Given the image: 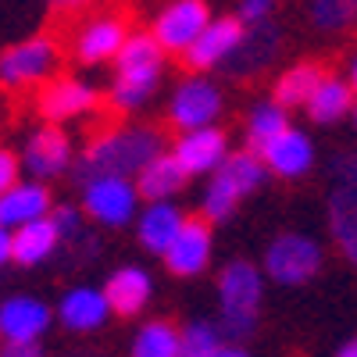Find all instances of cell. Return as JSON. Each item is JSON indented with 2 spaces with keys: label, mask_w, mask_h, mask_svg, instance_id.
<instances>
[{
  "label": "cell",
  "mask_w": 357,
  "mask_h": 357,
  "mask_svg": "<svg viewBox=\"0 0 357 357\" xmlns=\"http://www.w3.org/2000/svg\"><path fill=\"white\" fill-rule=\"evenodd\" d=\"M158 154H165L161 132L151 126H118L104 129L86 143L75 161L79 186L89 178H136Z\"/></svg>",
  "instance_id": "cell-1"
},
{
  "label": "cell",
  "mask_w": 357,
  "mask_h": 357,
  "mask_svg": "<svg viewBox=\"0 0 357 357\" xmlns=\"http://www.w3.org/2000/svg\"><path fill=\"white\" fill-rule=\"evenodd\" d=\"M165 75V50L154 43L151 33H129L122 54L114 57L111 79V104L114 111H136L154 97Z\"/></svg>",
  "instance_id": "cell-2"
},
{
  "label": "cell",
  "mask_w": 357,
  "mask_h": 357,
  "mask_svg": "<svg viewBox=\"0 0 357 357\" xmlns=\"http://www.w3.org/2000/svg\"><path fill=\"white\" fill-rule=\"evenodd\" d=\"M261 293H264V275L261 268H254L250 261H229L218 275V333L222 340L240 343L254 333L257 325V307H261Z\"/></svg>",
  "instance_id": "cell-3"
},
{
  "label": "cell",
  "mask_w": 357,
  "mask_h": 357,
  "mask_svg": "<svg viewBox=\"0 0 357 357\" xmlns=\"http://www.w3.org/2000/svg\"><path fill=\"white\" fill-rule=\"evenodd\" d=\"M57 47L54 36H29L8 50H0V86L4 89H29V86H43L57 72Z\"/></svg>",
  "instance_id": "cell-4"
},
{
  "label": "cell",
  "mask_w": 357,
  "mask_h": 357,
  "mask_svg": "<svg viewBox=\"0 0 357 357\" xmlns=\"http://www.w3.org/2000/svg\"><path fill=\"white\" fill-rule=\"evenodd\" d=\"M321 272V243L307 232H282L264 250V275L279 286H304Z\"/></svg>",
  "instance_id": "cell-5"
},
{
  "label": "cell",
  "mask_w": 357,
  "mask_h": 357,
  "mask_svg": "<svg viewBox=\"0 0 357 357\" xmlns=\"http://www.w3.org/2000/svg\"><path fill=\"white\" fill-rule=\"evenodd\" d=\"M82 215L104 229H122L139 215V193L132 178H89L82 183Z\"/></svg>",
  "instance_id": "cell-6"
},
{
  "label": "cell",
  "mask_w": 357,
  "mask_h": 357,
  "mask_svg": "<svg viewBox=\"0 0 357 357\" xmlns=\"http://www.w3.org/2000/svg\"><path fill=\"white\" fill-rule=\"evenodd\" d=\"M126 40H129V22L122 11H93L79 22L72 36V54L82 65H104L122 54Z\"/></svg>",
  "instance_id": "cell-7"
},
{
  "label": "cell",
  "mask_w": 357,
  "mask_h": 357,
  "mask_svg": "<svg viewBox=\"0 0 357 357\" xmlns=\"http://www.w3.org/2000/svg\"><path fill=\"white\" fill-rule=\"evenodd\" d=\"M218 114H222V89L204 75L183 79L175 86L172 100H168V118H172V126L178 132L211 129Z\"/></svg>",
  "instance_id": "cell-8"
},
{
  "label": "cell",
  "mask_w": 357,
  "mask_h": 357,
  "mask_svg": "<svg viewBox=\"0 0 357 357\" xmlns=\"http://www.w3.org/2000/svg\"><path fill=\"white\" fill-rule=\"evenodd\" d=\"M211 18L215 15H211V8H207L204 0H172V4H165L154 15L151 36H154V43L165 54H186Z\"/></svg>",
  "instance_id": "cell-9"
},
{
  "label": "cell",
  "mask_w": 357,
  "mask_h": 357,
  "mask_svg": "<svg viewBox=\"0 0 357 357\" xmlns=\"http://www.w3.org/2000/svg\"><path fill=\"white\" fill-rule=\"evenodd\" d=\"M97 89L75 79V75H54L50 82H43L36 89V111L47 126H57L61 122H72V118H82L97 107Z\"/></svg>",
  "instance_id": "cell-10"
},
{
  "label": "cell",
  "mask_w": 357,
  "mask_h": 357,
  "mask_svg": "<svg viewBox=\"0 0 357 357\" xmlns=\"http://www.w3.org/2000/svg\"><path fill=\"white\" fill-rule=\"evenodd\" d=\"M72 139L65 129L57 126H43L33 136L25 139V151H22V168L33 175V183H47V178H57L72 168Z\"/></svg>",
  "instance_id": "cell-11"
},
{
  "label": "cell",
  "mask_w": 357,
  "mask_h": 357,
  "mask_svg": "<svg viewBox=\"0 0 357 357\" xmlns=\"http://www.w3.org/2000/svg\"><path fill=\"white\" fill-rule=\"evenodd\" d=\"M168 154L175 158V165L190 178L193 175H215L229 158V136L218 126L197 129V132H178V139Z\"/></svg>",
  "instance_id": "cell-12"
},
{
  "label": "cell",
  "mask_w": 357,
  "mask_h": 357,
  "mask_svg": "<svg viewBox=\"0 0 357 357\" xmlns=\"http://www.w3.org/2000/svg\"><path fill=\"white\" fill-rule=\"evenodd\" d=\"M243 43V25L236 18H211L204 25V33L197 36V43L183 54L186 68L193 72H211L232 61V54Z\"/></svg>",
  "instance_id": "cell-13"
},
{
  "label": "cell",
  "mask_w": 357,
  "mask_h": 357,
  "mask_svg": "<svg viewBox=\"0 0 357 357\" xmlns=\"http://www.w3.org/2000/svg\"><path fill=\"white\" fill-rule=\"evenodd\" d=\"M50 307L40 301V296H8L0 304V340L4 343H40V336L50 325Z\"/></svg>",
  "instance_id": "cell-14"
},
{
  "label": "cell",
  "mask_w": 357,
  "mask_h": 357,
  "mask_svg": "<svg viewBox=\"0 0 357 357\" xmlns=\"http://www.w3.org/2000/svg\"><path fill=\"white\" fill-rule=\"evenodd\" d=\"M168 272L178 275V279H193L200 275L207 261H211V225L204 218H186L183 232L175 236V243L161 254Z\"/></svg>",
  "instance_id": "cell-15"
},
{
  "label": "cell",
  "mask_w": 357,
  "mask_h": 357,
  "mask_svg": "<svg viewBox=\"0 0 357 357\" xmlns=\"http://www.w3.org/2000/svg\"><path fill=\"white\" fill-rule=\"evenodd\" d=\"M257 158H261V165H264L268 172L279 175V178H301V175H307L311 165H314V143H311L307 132H301V129L289 126L282 136H275L272 143H268Z\"/></svg>",
  "instance_id": "cell-16"
},
{
  "label": "cell",
  "mask_w": 357,
  "mask_h": 357,
  "mask_svg": "<svg viewBox=\"0 0 357 357\" xmlns=\"http://www.w3.org/2000/svg\"><path fill=\"white\" fill-rule=\"evenodd\" d=\"M104 296H107L111 314H122V318L139 314L146 304H151V296H154V279L139 264H122V268H114V272L107 275Z\"/></svg>",
  "instance_id": "cell-17"
},
{
  "label": "cell",
  "mask_w": 357,
  "mask_h": 357,
  "mask_svg": "<svg viewBox=\"0 0 357 357\" xmlns=\"http://www.w3.org/2000/svg\"><path fill=\"white\" fill-rule=\"evenodd\" d=\"M54 204H50V190L43 183H33L25 178L15 190H8L0 197V229L8 232H18L22 225H33V222H43L50 218Z\"/></svg>",
  "instance_id": "cell-18"
},
{
  "label": "cell",
  "mask_w": 357,
  "mask_h": 357,
  "mask_svg": "<svg viewBox=\"0 0 357 357\" xmlns=\"http://www.w3.org/2000/svg\"><path fill=\"white\" fill-rule=\"evenodd\" d=\"M111 307L104 289L93 286H72L61 301H57V321L65 325L68 333H97L100 325H107Z\"/></svg>",
  "instance_id": "cell-19"
},
{
  "label": "cell",
  "mask_w": 357,
  "mask_h": 357,
  "mask_svg": "<svg viewBox=\"0 0 357 357\" xmlns=\"http://www.w3.org/2000/svg\"><path fill=\"white\" fill-rule=\"evenodd\" d=\"M183 225H186V215L175 204H146L136 215V236L151 254H165L175 243V236L183 232Z\"/></svg>",
  "instance_id": "cell-20"
},
{
  "label": "cell",
  "mask_w": 357,
  "mask_h": 357,
  "mask_svg": "<svg viewBox=\"0 0 357 357\" xmlns=\"http://www.w3.org/2000/svg\"><path fill=\"white\" fill-rule=\"evenodd\" d=\"M132 183H136L139 200H146V204H172V197L190 183V175L178 168L175 158L165 151V154H158L151 165H146Z\"/></svg>",
  "instance_id": "cell-21"
},
{
  "label": "cell",
  "mask_w": 357,
  "mask_h": 357,
  "mask_svg": "<svg viewBox=\"0 0 357 357\" xmlns=\"http://www.w3.org/2000/svg\"><path fill=\"white\" fill-rule=\"evenodd\" d=\"M329 232H333V243L340 247V254L357 264V190L347 186H333L329 193Z\"/></svg>",
  "instance_id": "cell-22"
},
{
  "label": "cell",
  "mask_w": 357,
  "mask_h": 357,
  "mask_svg": "<svg viewBox=\"0 0 357 357\" xmlns=\"http://www.w3.org/2000/svg\"><path fill=\"white\" fill-rule=\"evenodd\" d=\"M57 247H61V236H57L50 218L33 222V225H22L18 232H11V261H18L25 268L50 261L57 254Z\"/></svg>",
  "instance_id": "cell-23"
},
{
  "label": "cell",
  "mask_w": 357,
  "mask_h": 357,
  "mask_svg": "<svg viewBox=\"0 0 357 357\" xmlns=\"http://www.w3.org/2000/svg\"><path fill=\"white\" fill-rule=\"evenodd\" d=\"M354 89H350V82L347 79H340V75H325L318 86H314V93H311V100L304 104L307 107V114H311V122H318V126H333V122H340V118H347L350 111H354Z\"/></svg>",
  "instance_id": "cell-24"
},
{
  "label": "cell",
  "mask_w": 357,
  "mask_h": 357,
  "mask_svg": "<svg viewBox=\"0 0 357 357\" xmlns=\"http://www.w3.org/2000/svg\"><path fill=\"white\" fill-rule=\"evenodd\" d=\"M275 54H279V33L272 29V22L257 25V29H243V43H240V50L232 54L229 68L243 72V75H254V72H261L268 61H272Z\"/></svg>",
  "instance_id": "cell-25"
},
{
  "label": "cell",
  "mask_w": 357,
  "mask_h": 357,
  "mask_svg": "<svg viewBox=\"0 0 357 357\" xmlns=\"http://www.w3.org/2000/svg\"><path fill=\"white\" fill-rule=\"evenodd\" d=\"M325 79V68L314 65V61H301L286 68L279 79H275V104L286 111V107H304L314 93V86Z\"/></svg>",
  "instance_id": "cell-26"
},
{
  "label": "cell",
  "mask_w": 357,
  "mask_h": 357,
  "mask_svg": "<svg viewBox=\"0 0 357 357\" xmlns=\"http://www.w3.org/2000/svg\"><path fill=\"white\" fill-rule=\"evenodd\" d=\"M222 183L236 193V197H250L254 190H261L264 186V178H268V168L261 165V158L254 154V151H236V154H229L225 158V165L215 172Z\"/></svg>",
  "instance_id": "cell-27"
},
{
  "label": "cell",
  "mask_w": 357,
  "mask_h": 357,
  "mask_svg": "<svg viewBox=\"0 0 357 357\" xmlns=\"http://www.w3.org/2000/svg\"><path fill=\"white\" fill-rule=\"evenodd\" d=\"M129 357H183L178 354V329L165 318L143 321L132 336Z\"/></svg>",
  "instance_id": "cell-28"
},
{
  "label": "cell",
  "mask_w": 357,
  "mask_h": 357,
  "mask_svg": "<svg viewBox=\"0 0 357 357\" xmlns=\"http://www.w3.org/2000/svg\"><path fill=\"white\" fill-rule=\"evenodd\" d=\"M289 129L286 122V111L275 104V100H264V104H254L250 118H247V143H250V151L261 154L268 143H272L275 136H282Z\"/></svg>",
  "instance_id": "cell-29"
},
{
  "label": "cell",
  "mask_w": 357,
  "mask_h": 357,
  "mask_svg": "<svg viewBox=\"0 0 357 357\" xmlns=\"http://www.w3.org/2000/svg\"><path fill=\"white\" fill-rule=\"evenodd\" d=\"M222 347H225V340H222L215 321L197 318L186 329H178V354L183 357H215Z\"/></svg>",
  "instance_id": "cell-30"
},
{
  "label": "cell",
  "mask_w": 357,
  "mask_h": 357,
  "mask_svg": "<svg viewBox=\"0 0 357 357\" xmlns=\"http://www.w3.org/2000/svg\"><path fill=\"white\" fill-rule=\"evenodd\" d=\"M311 22L329 33H343V29L357 25V0H314L307 8Z\"/></svg>",
  "instance_id": "cell-31"
},
{
  "label": "cell",
  "mask_w": 357,
  "mask_h": 357,
  "mask_svg": "<svg viewBox=\"0 0 357 357\" xmlns=\"http://www.w3.org/2000/svg\"><path fill=\"white\" fill-rule=\"evenodd\" d=\"M50 222H54V229H57L61 240H82V211H79V207H72V204L54 207Z\"/></svg>",
  "instance_id": "cell-32"
},
{
  "label": "cell",
  "mask_w": 357,
  "mask_h": 357,
  "mask_svg": "<svg viewBox=\"0 0 357 357\" xmlns=\"http://www.w3.org/2000/svg\"><path fill=\"white\" fill-rule=\"evenodd\" d=\"M275 15V4L272 0H243V4H236V22L243 29H257V25H268V18Z\"/></svg>",
  "instance_id": "cell-33"
},
{
  "label": "cell",
  "mask_w": 357,
  "mask_h": 357,
  "mask_svg": "<svg viewBox=\"0 0 357 357\" xmlns=\"http://www.w3.org/2000/svg\"><path fill=\"white\" fill-rule=\"evenodd\" d=\"M333 186L357 190V154H350V151L336 154V161H333Z\"/></svg>",
  "instance_id": "cell-34"
},
{
  "label": "cell",
  "mask_w": 357,
  "mask_h": 357,
  "mask_svg": "<svg viewBox=\"0 0 357 357\" xmlns=\"http://www.w3.org/2000/svg\"><path fill=\"white\" fill-rule=\"evenodd\" d=\"M18 183H22V161L11 151L0 146V197H4L8 190H15Z\"/></svg>",
  "instance_id": "cell-35"
},
{
  "label": "cell",
  "mask_w": 357,
  "mask_h": 357,
  "mask_svg": "<svg viewBox=\"0 0 357 357\" xmlns=\"http://www.w3.org/2000/svg\"><path fill=\"white\" fill-rule=\"evenodd\" d=\"M0 357H43V347L40 343H4Z\"/></svg>",
  "instance_id": "cell-36"
},
{
  "label": "cell",
  "mask_w": 357,
  "mask_h": 357,
  "mask_svg": "<svg viewBox=\"0 0 357 357\" xmlns=\"http://www.w3.org/2000/svg\"><path fill=\"white\" fill-rule=\"evenodd\" d=\"M8 261H11V232L0 229V268H4Z\"/></svg>",
  "instance_id": "cell-37"
},
{
  "label": "cell",
  "mask_w": 357,
  "mask_h": 357,
  "mask_svg": "<svg viewBox=\"0 0 357 357\" xmlns=\"http://www.w3.org/2000/svg\"><path fill=\"white\" fill-rule=\"evenodd\" d=\"M215 357H250V350H247V347H240V343H225Z\"/></svg>",
  "instance_id": "cell-38"
},
{
  "label": "cell",
  "mask_w": 357,
  "mask_h": 357,
  "mask_svg": "<svg viewBox=\"0 0 357 357\" xmlns=\"http://www.w3.org/2000/svg\"><path fill=\"white\" fill-rule=\"evenodd\" d=\"M336 357H357V336H354V340H347V343L336 350Z\"/></svg>",
  "instance_id": "cell-39"
},
{
  "label": "cell",
  "mask_w": 357,
  "mask_h": 357,
  "mask_svg": "<svg viewBox=\"0 0 357 357\" xmlns=\"http://www.w3.org/2000/svg\"><path fill=\"white\" fill-rule=\"evenodd\" d=\"M350 89H354V97H357V57H354V61H350Z\"/></svg>",
  "instance_id": "cell-40"
},
{
  "label": "cell",
  "mask_w": 357,
  "mask_h": 357,
  "mask_svg": "<svg viewBox=\"0 0 357 357\" xmlns=\"http://www.w3.org/2000/svg\"><path fill=\"white\" fill-rule=\"evenodd\" d=\"M350 114H354V126H357V100H354V111Z\"/></svg>",
  "instance_id": "cell-41"
}]
</instances>
